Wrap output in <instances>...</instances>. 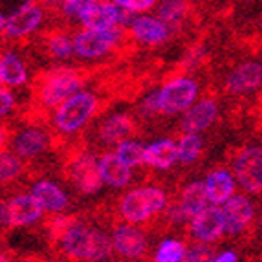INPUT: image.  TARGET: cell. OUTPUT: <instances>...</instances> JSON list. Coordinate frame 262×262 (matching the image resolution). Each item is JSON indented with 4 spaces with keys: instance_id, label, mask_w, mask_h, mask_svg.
Segmentation results:
<instances>
[{
    "instance_id": "8",
    "label": "cell",
    "mask_w": 262,
    "mask_h": 262,
    "mask_svg": "<svg viewBox=\"0 0 262 262\" xmlns=\"http://www.w3.org/2000/svg\"><path fill=\"white\" fill-rule=\"evenodd\" d=\"M200 84L196 79L189 75H174L160 88V105L162 116H174L180 112H187L196 101Z\"/></svg>"
},
{
    "instance_id": "4",
    "label": "cell",
    "mask_w": 262,
    "mask_h": 262,
    "mask_svg": "<svg viewBox=\"0 0 262 262\" xmlns=\"http://www.w3.org/2000/svg\"><path fill=\"white\" fill-rule=\"evenodd\" d=\"M99 112L101 97L96 92H77L52 114L53 128L61 136H72L86 127Z\"/></svg>"
},
{
    "instance_id": "29",
    "label": "cell",
    "mask_w": 262,
    "mask_h": 262,
    "mask_svg": "<svg viewBox=\"0 0 262 262\" xmlns=\"http://www.w3.org/2000/svg\"><path fill=\"white\" fill-rule=\"evenodd\" d=\"M204 141L198 134H182L178 141V160L182 165H191L200 158Z\"/></svg>"
},
{
    "instance_id": "33",
    "label": "cell",
    "mask_w": 262,
    "mask_h": 262,
    "mask_svg": "<svg viewBox=\"0 0 262 262\" xmlns=\"http://www.w3.org/2000/svg\"><path fill=\"white\" fill-rule=\"evenodd\" d=\"M130 15H143L154 11L160 0H112Z\"/></svg>"
},
{
    "instance_id": "1",
    "label": "cell",
    "mask_w": 262,
    "mask_h": 262,
    "mask_svg": "<svg viewBox=\"0 0 262 262\" xmlns=\"http://www.w3.org/2000/svg\"><path fill=\"white\" fill-rule=\"evenodd\" d=\"M53 248L64 260L70 262H106L116 253L108 233L79 220L77 216Z\"/></svg>"
},
{
    "instance_id": "31",
    "label": "cell",
    "mask_w": 262,
    "mask_h": 262,
    "mask_svg": "<svg viewBox=\"0 0 262 262\" xmlns=\"http://www.w3.org/2000/svg\"><path fill=\"white\" fill-rule=\"evenodd\" d=\"M185 251H187V246L184 242L176 241V238H169V241H163L158 246L152 262H184Z\"/></svg>"
},
{
    "instance_id": "30",
    "label": "cell",
    "mask_w": 262,
    "mask_h": 262,
    "mask_svg": "<svg viewBox=\"0 0 262 262\" xmlns=\"http://www.w3.org/2000/svg\"><path fill=\"white\" fill-rule=\"evenodd\" d=\"M145 150H147V147H143V143H140V141L125 140V141H121V143H118L116 154H118L127 165H130L132 169H134V167L147 165V163H145Z\"/></svg>"
},
{
    "instance_id": "35",
    "label": "cell",
    "mask_w": 262,
    "mask_h": 262,
    "mask_svg": "<svg viewBox=\"0 0 262 262\" xmlns=\"http://www.w3.org/2000/svg\"><path fill=\"white\" fill-rule=\"evenodd\" d=\"M140 114L141 118L145 119H150V118H156V116H162V105H160V90H152L150 94L143 97L140 105Z\"/></svg>"
},
{
    "instance_id": "23",
    "label": "cell",
    "mask_w": 262,
    "mask_h": 262,
    "mask_svg": "<svg viewBox=\"0 0 262 262\" xmlns=\"http://www.w3.org/2000/svg\"><path fill=\"white\" fill-rule=\"evenodd\" d=\"M31 192L39 198V202L48 213L59 214L68 209V206H70L68 194L52 180H37L35 184L31 185Z\"/></svg>"
},
{
    "instance_id": "32",
    "label": "cell",
    "mask_w": 262,
    "mask_h": 262,
    "mask_svg": "<svg viewBox=\"0 0 262 262\" xmlns=\"http://www.w3.org/2000/svg\"><path fill=\"white\" fill-rule=\"evenodd\" d=\"M97 0H64L61 11V18H64L66 22H81V18L84 17L88 9L96 4Z\"/></svg>"
},
{
    "instance_id": "6",
    "label": "cell",
    "mask_w": 262,
    "mask_h": 262,
    "mask_svg": "<svg viewBox=\"0 0 262 262\" xmlns=\"http://www.w3.org/2000/svg\"><path fill=\"white\" fill-rule=\"evenodd\" d=\"M46 13L48 11L39 4V0H22L9 13L0 17L2 35L4 39L13 40V42L30 39L39 30H42Z\"/></svg>"
},
{
    "instance_id": "14",
    "label": "cell",
    "mask_w": 262,
    "mask_h": 262,
    "mask_svg": "<svg viewBox=\"0 0 262 262\" xmlns=\"http://www.w3.org/2000/svg\"><path fill=\"white\" fill-rule=\"evenodd\" d=\"M262 86V64L257 61H242L226 74L224 90L229 96L244 97Z\"/></svg>"
},
{
    "instance_id": "19",
    "label": "cell",
    "mask_w": 262,
    "mask_h": 262,
    "mask_svg": "<svg viewBox=\"0 0 262 262\" xmlns=\"http://www.w3.org/2000/svg\"><path fill=\"white\" fill-rule=\"evenodd\" d=\"M138 123H136L134 116L127 112H118L112 114L108 118H105L97 127V138L101 143L112 145V143H121L125 140H130L132 136L140 134Z\"/></svg>"
},
{
    "instance_id": "17",
    "label": "cell",
    "mask_w": 262,
    "mask_h": 262,
    "mask_svg": "<svg viewBox=\"0 0 262 262\" xmlns=\"http://www.w3.org/2000/svg\"><path fill=\"white\" fill-rule=\"evenodd\" d=\"M224 219H226V233L229 236H241L253 227L255 207L253 202L246 194H233L224 204Z\"/></svg>"
},
{
    "instance_id": "25",
    "label": "cell",
    "mask_w": 262,
    "mask_h": 262,
    "mask_svg": "<svg viewBox=\"0 0 262 262\" xmlns=\"http://www.w3.org/2000/svg\"><path fill=\"white\" fill-rule=\"evenodd\" d=\"M206 187L211 204L222 206L235 194V176L222 167L213 169L206 178Z\"/></svg>"
},
{
    "instance_id": "2",
    "label": "cell",
    "mask_w": 262,
    "mask_h": 262,
    "mask_svg": "<svg viewBox=\"0 0 262 262\" xmlns=\"http://www.w3.org/2000/svg\"><path fill=\"white\" fill-rule=\"evenodd\" d=\"M84 72L72 66H53L37 75L33 83V105L39 114L55 112L84 84Z\"/></svg>"
},
{
    "instance_id": "13",
    "label": "cell",
    "mask_w": 262,
    "mask_h": 262,
    "mask_svg": "<svg viewBox=\"0 0 262 262\" xmlns=\"http://www.w3.org/2000/svg\"><path fill=\"white\" fill-rule=\"evenodd\" d=\"M112 241L116 255L125 260H141L149 253V238L147 233L134 224H114L112 226Z\"/></svg>"
},
{
    "instance_id": "12",
    "label": "cell",
    "mask_w": 262,
    "mask_h": 262,
    "mask_svg": "<svg viewBox=\"0 0 262 262\" xmlns=\"http://www.w3.org/2000/svg\"><path fill=\"white\" fill-rule=\"evenodd\" d=\"M44 211H46L44 206L33 192L31 194H13L9 200L2 202V226L4 229L31 226L42 219Z\"/></svg>"
},
{
    "instance_id": "27",
    "label": "cell",
    "mask_w": 262,
    "mask_h": 262,
    "mask_svg": "<svg viewBox=\"0 0 262 262\" xmlns=\"http://www.w3.org/2000/svg\"><path fill=\"white\" fill-rule=\"evenodd\" d=\"M154 13L163 22H167L172 30H180L189 18L191 2L189 0H160Z\"/></svg>"
},
{
    "instance_id": "28",
    "label": "cell",
    "mask_w": 262,
    "mask_h": 262,
    "mask_svg": "<svg viewBox=\"0 0 262 262\" xmlns=\"http://www.w3.org/2000/svg\"><path fill=\"white\" fill-rule=\"evenodd\" d=\"M24 172H26V165H24V162H22V158L9 149L2 150V162H0L2 185L8 187L9 184H15Z\"/></svg>"
},
{
    "instance_id": "43",
    "label": "cell",
    "mask_w": 262,
    "mask_h": 262,
    "mask_svg": "<svg viewBox=\"0 0 262 262\" xmlns=\"http://www.w3.org/2000/svg\"><path fill=\"white\" fill-rule=\"evenodd\" d=\"M260 106H262V101H260Z\"/></svg>"
},
{
    "instance_id": "22",
    "label": "cell",
    "mask_w": 262,
    "mask_h": 262,
    "mask_svg": "<svg viewBox=\"0 0 262 262\" xmlns=\"http://www.w3.org/2000/svg\"><path fill=\"white\" fill-rule=\"evenodd\" d=\"M42 48L46 55L55 62H64L72 57H75L74 33L61 28L50 30L42 39Z\"/></svg>"
},
{
    "instance_id": "9",
    "label": "cell",
    "mask_w": 262,
    "mask_h": 262,
    "mask_svg": "<svg viewBox=\"0 0 262 262\" xmlns=\"http://www.w3.org/2000/svg\"><path fill=\"white\" fill-rule=\"evenodd\" d=\"M6 132V128H4ZM9 134V132H6ZM52 145H55V138L52 136V132H48L46 128H40V125H28L22 127L18 130L9 134V145H6L4 149L11 147L9 150H13L15 154L22 158V160H37V158L44 156L52 149Z\"/></svg>"
},
{
    "instance_id": "11",
    "label": "cell",
    "mask_w": 262,
    "mask_h": 262,
    "mask_svg": "<svg viewBox=\"0 0 262 262\" xmlns=\"http://www.w3.org/2000/svg\"><path fill=\"white\" fill-rule=\"evenodd\" d=\"M233 170L241 187L249 194H262V147H242L233 158Z\"/></svg>"
},
{
    "instance_id": "41",
    "label": "cell",
    "mask_w": 262,
    "mask_h": 262,
    "mask_svg": "<svg viewBox=\"0 0 262 262\" xmlns=\"http://www.w3.org/2000/svg\"><path fill=\"white\" fill-rule=\"evenodd\" d=\"M0 262H9V258H8V255H2V258H0Z\"/></svg>"
},
{
    "instance_id": "36",
    "label": "cell",
    "mask_w": 262,
    "mask_h": 262,
    "mask_svg": "<svg viewBox=\"0 0 262 262\" xmlns=\"http://www.w3.org/2000/svg\"><path fill=\"white\" fill-rule=\"evenodd\" d=\"M206 59V48L204 46H192L184 57V68H196Z\"/></svg>"
},
{
    "instance_id": "20",
    "label": "cell",
    "mask_w": 262,
    "mask_h": 262,
    "mask_svg": "<svg viewBox=\"0 0 262 262\" xmlns=\"http://www.w3.org/2000/svg\"><path fill=\"white\" fill-rule=\"evenodd\" d=\"M30 70L24 57L15 50H4L0 57V83L2 86L17 88L28 83Z\"/></svg>"
},
{
    "instance_id": "37",
    "label": "cell",
    "mask_w": 262,
    "mask_h": 262,
    "mask_svg": "<svg viewBox=\"0 0 262 262\" xmlns=\"http://www.w3.org/2000/svg\"><path fill=\"white\" fill-rule=\"evenodd\" d=\"M0 101H2V106H0V114H2V118H8L9 112H13L15 108V103H17V99H15V94L9 90L8 86H2V90H0Z\"/></svg>"
},
{
    "instance_id": "34",
    "label": "cell",
    "mask_w": 262,
    "mask_h": 262,
    "mask_svg": "<svg viewBox=\"0 0 262 262\" xmlns=\"http://www.w3.org/2000/svg\"><path fill=\"white\" fill-rule=\"evenodd\" d=\"M214 249L211 244H204V242H196V244L187 246L184 262H211L213 260Z\"/></svg>"
},
{
    "instance_id": "21",
    "label": "cell",
    "mask_w": 262,
    "mask_h": 262,
    "mask_svg": "<svg viewBox=\"0 0 262 262\" xmlns=\"http://www.w3.org/2000/svg\"><path fill=\"white\" fill-rule=\"evenodd\" d=\"M99 169L105 185L121 189L132 182V167L127 165L116 152H105L99 158Z\"/></svg>"
},
{
    "instance_id": "42",
    "label": "cell",
    "mask_w": 262,
    "mask_h": 262,
    "mask_svg": "<svg viewBox=\"0 0 262 262\" xmlns=\"http://www.w3.org/2000/svg\"><path fill=\"white\" fill-rule=\"evenodd\" d=\"M258 226L262 227V213H260V219H258Z\"/></svg>"
},
{
    "instance_id": "16",
    "label": "cell",
    "mask_w": 262,
    "mask_h": 262,
    "mask_svg": "<svg viewBox=\"0 0 262 262\" xmlns=\"http://www.w3.org/2000/svg\"><path fill=\"white\" fill-rule=\"evenodd\" d=\"M189 233L196 242H204V244L219 242L224 236V233H226L224 209L220 206H216V204L207 206L194 219H191Z\"/></svg>"
},
{
    "instance_id": "18",
    "label": "cell",
    "mask_w": 262,
    "mask_h": 262,
    "mask_svg": "<svg viewBox=\"0 0 262 262\" xmlns=\"http://www.w3.org/2000/svg\"><path fill=\"white\" fill-rule=\"evenodd\" d=\"M219 118V101L207 96L192 105L180 121V134H198L213 125Z\"/></svg>"
},
{
    "instance_id": "7",
    "label": "cell",
    "mask_w": 262,
    "mask_h": 262,
    "mask_svg": "<svg viewBox=\"0 0 262 262\" xmlns=\"http://www.w3.org/2000/svg\"><path fill=\"white\" fill-rule=\"evenodd\" d=\"M64 174L66 180L84 196L96 194L105 185L99 169V158L86 149H74L68 154L64 162Z\"/></svg>"
},
{
    "instance_id": "5",
    "label": "cell",
    "mask_w": 262,
    "mask_h": 262,
    "mask_svg": "<svg viewBox=\"0 0 262 262\" xmlns=\"http://www.w3.org/2000/svg\"><path fill=\"white\" fill-rule=\"evenodd\" d=\"M127 39H130L127 28H110V30L81 28L74 33L75 57L79 61H99L121 48Z\"/></svg>"
},
{
    "instance_id": "39",
    "label": "cell",
    "mask_w": 262,
    "mask_h": 262,
    "mask_svg": "<svg viewBox=\"0 0 262 262\" xmlns=\"http://www.w3.org/2000/svg\"><path fill=\"white\" fill-rule=\"evenodd\" d=\"M238 258H236V253L235 251H224V253H220L219 257H214L211 262H236Z\"/></svg>"
},
{
    "instance_id": "40",
    "label": "cell",
    "mask_w": 262,
    "mask_h": 262,
    "mask_svg": "<svg viewBox=\"0 0 262 262\" xmlns=\"http://www.w3.org/2000/svg\"><path fill=\"white\" fill-rule=\"evenodd\" d=\"M17 262H42L40 258H35V257H26V258H20V260Z\"/></svg>"
},
{
    "instance_id": "26",
    "label": "cell",
    "mask_w": 262,
    "mask_h": 262,
    "mask_svg": "<svg viewBox=\"0 0 262 262\" xmlns=\"http://www.w3.org/2000/svg\"><path fill=\"white\" fill-rule=\"evenodd\" d=\"M178 160V143L172 140L165 138V140H158L150 143L145 150V163L150 165L152 169L160 170H169L170 167H174Z\"/></svg>"
},
{
    "instance_id": "15",
    "label": "cell",
    "mask_w": 262,
    "mask_h": 262,
    "mask_svg": "<svg viewBox=\"0 0 262 262\" xmlns=\"http://www.w3.org/2000/svg\"><path fill=\"white\" fill-rule=\"evenodd\" d=\"M134 15L127 13L112 0H97L81 18V28L90 30H110V28H128Z\"/></svg>"
},
{
    "instance_id": "10",
    "label": "cell",
    "mask_w": 262,
    "mask_h": 262,
    "mask_svg": "<svg viewBox=\"0 0 262 262\" xmlns=\"http://www.w3.org/2000/svg\"><path fill=\"white\" fill-rule=\"evenodd\" d=\"M127 30L132 42L145 46V48H160L174 35V30L156 13L134 15Z\"/></svg>"
},
{
    "instance_id": "24",
    "label": "cell",
    "mask_w": 262,
    "mask_h": 262,
    "mask_svg": "<svg viewBox=\"0 0 262 262\" xmlns=\"http://www.w3.org/2000/svg\"><path fill=\"white\" fill-rule=\"evenodd\" d=\"M209 202L211 200L207 194L206 182H200V180H192V182L185 184L178 196V204L187 219H194L198 213H202L209 206Z\"/></svg>"
},
{
    "instance_id": "38",
    "label": "cell",
    "mask_w": 262,
    "mask_h": 262,
    "mask_svg": "<svg viewBox=\"0 0 262 262\" xmlns=\"http://www.w3.org/2000/svg\"><path fill=\"white\" fill-rule=\"evenodd\" d=\"M39 4L42 6L46 11H61L64 0H39Z\"/></svg>"
},
{
    "instance_id": "3",
    "label": "cell",
    "mask_w": 262,
    "mask_h": 262,
    "mask_svg": "<svg viewBox=\"0 0 262 262\" xmlns=\"http://www.w3.org/2000/svg\"><path fill=\"white\" fill-rule=\"evenodd\" d=\"M169 196L162 185H141L125 192L118 202V214L123 222L147 224L160 214L165 213L169 207Z\"/></svg>"
}]
</instances>
